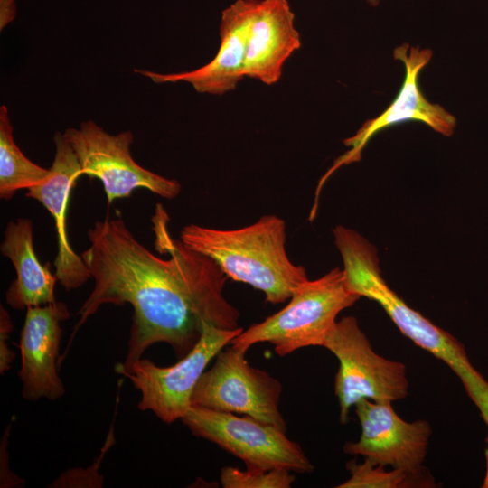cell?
<instances>
[{"instance_id": "1", "label": "cell", "mask_w": 488, "mask_h": 488, "mask_svg": "<svg viewBox=\"0 0 488 488\" xmlns=\"http://www.w3.org/2000/svg\"><path fill=\"white\" fill-rule=\"evenodd\" d=\"M164 213L157 209L153 223L155 248L168 254L167 258L140 243L120 216L97 221L88 230L90 245L80 257L94 287L78 312L75 330L103 305H131L127 357L115 371L127 370L157 343L169 344L182 359L206 325L240 328L238 309L223 295L228 277L211 258L173 239Z\"/></svg>"}, {"instance_id": "2", "label": "cell", "mask_w": 488, "mask_h": 488, "mask_svg": "<svg viewBox=\"0 0 488 488\" xmlns=\"http://www.w3.org/2000/svg\"><path fill=\"white\" fill-rule=\"evenodd\" d=\"M180 239L211 258L228 278L260 290L266 302L273 305L290 299L308 279L305 268L292 263L286 254V223L277 215H264L233 230L189 224L181 230Z\"/></svg>"}, {"instance_id": "3", "label": "cell", "mask_w": 488, "mask_h": 488, "mask_svg": "<svg viewBox=\"0 0 488 488\" xmlns=\"http://www.w3.org/2000/svg\"><path fill=\"white\" fill-rule=\"evenodd\" d=\"M333 232L343 258L345 282L352 292L377 302L403 335L445 362L463 385L481 375L455 337L411 308L388 286L371 243L354 230L341 225Z\"/></svg>"}, {"instance_id": "4", "label": "cell", "mask_w": 488, "mask_h": 488, "mask_svg": "<svg viewBox=\"0 0 488 488\" xmlns=\"http://www.w3.org/2000/svg\"><path fill=\"white\" fill-rule=\"evenodd\" d=\"M360 298L347 286L343 270L335 267L300 284L283 309L243 330L230 344L247 352L267 342L279 356L305 347H323L338 314Z\"/></svg>"}, {"instance_id": "5", "label": "cell", "mask_w": 488, "mask_h": 488, "mask_svg": "<svg viewBox=\"0 0 488 488\" xmlns=\"http://www.w3.org/2000/svg\"><path fill=\"white\" fill-rule=\"evenodd\" d=\"M323 347L339 361L334 391L341 423H347L350 410L362 399L392 403L408 396L406 365L378 354L355 317L337 321Z\"/></svg>"}, {"instance_id": "6", "label": "cell", "mask_w": 488, "mask_h": 488, "mask_svg": "<svg viewBox=\"0 0 488 488\" xmlns=\"http://www.w3.org/2000/svg\"><path fill=\"white\" fill-rule=\"evenodd\" d=\"M181 420L194 436L241 459L249 470L284 468L305 474L314 468L286 431L249 416L192 406Z\"/></svg>"}, {"instance_id": "7", "label": "cell", "mask_w": 488, "mask_h": 488, "mask_svg": "<svg viewBox=\"0 0 488 488\" xmlns=\"http://www.w3.org/2000/svg\"><path fill=\"white\" fill-rule=\"evenodd\" d=\"M246 351L230 344L221 350L211 368L200 378L192 406L215 411L243 414L286 431L279 410L280 381L249 365Z\"/></svg>"}, {"instance_id": "8", "label": "cell", "mask_w": 488, "mask_h": 488, "mask_svg": "<svg viewBox=\"0 0 488 488\" xmlns=\"http://www.w3.org/2000/svg\"><path fill=\"white\" fill-rule=\"evenodd\" d=\"M242 331V327L226 330L206 325L194 347L174 365L160 367L148 359H139L127 370L116 371L140 391V410L152 411L171 424L182 419L192 407V393L209 362Z\"/></svg>"}, {"instance_id": "9", "label": "cell", "mask_w": 488, "mask_h": 488, "mask_svg": "<svg viewBox=\"0 0 488 488\" xmlns=\"http://www.w3.org/2000/svg\"><path fill=\"white\" fill-rule=\"evenodd\" d=\"M64 137L73 148L82 174L99 179L107 201L129 197L132 192L144 188L165 199H174L181 184L138 164L131 155L134 141L131 131L112 135L92 120L81 122L78 128L69 127Z\"/></svg>"}, {"instance_id": "10", "label": "cell", "mask_w": 488, "mask_h": 488, "mask_svg": "<svg viewBox=\"0 0 488 488\" xmlns=\"http://www.w3.org/2000/svg\"><path fill=\"white\" fill-rule=\"evenodd\" d=\"M391 404L369 399L359 401L354 408L361 435L356 442H347L343 451L391 468H422L432 427L425 419L404 420Z\"/></svg>"}, {"instance_id": "11", "label": "cell", "mask_w": 488, "mask_h": 488, "mask_svg": "<svg viewBox=\"0 0 488 488\" xmlns=\"http://www.w3.org/2000/svg\"><path fill=\"white\" fill-rule=\"evenodd\" d=\"M394 58L403 62L406 75L398 96L380 116L367 120L357 133L343 141L351 149L342 155L325 178L342 164L360 161L366 144L379 131L406 121H420L435 131L450 136L455 128V117L443 107L427 100L420 91L418 77L430 61L432 52L404 43L394 49Z\"/></svg>"}, {"instance_id": "12", "label": "cell", "mask_w": 488, "mask_h": 488, "mask_svg": "<svg viewBox=\"0 0 488 488\" xmlns=\"http://www.w3.org/2000/svg\"><path fill=\"white\" fill-rule=\"evenodd\" d=\"M258 0H236L221 13L220 46L215 57L193 70L162 74L146 70L134 71L155 83H190L199 93L222 95L235 89L245 77L244 63L249 28Z\"/></svg>"}, {"instance_id": "13", "label": "cell", "mask_w": 488, "mask_h": 488, "mask_svg": "<svg viewBox=\"0 0 488 488\" xmlns=\"http://www.w3.org/2000/svg\"><path fill=\"white\" fill-rule=\"evenodd\" d=\"M69 317L66 305L61 302L26 309L20 335L22 365L18 371L26 400H55L64 395L57 359L61 337L60 323Z\"/></svg>"}, {"instance_id": "14", "label": "cell", "mask_w": 488, "mask_h": 488, "mask_svg": "<svg viewBox=\"0 0 488 488\" xmlns=\"http://www.w3.org/2000/svg\"><path fill=\"white\" fill-rule=\"evenodd\" d=\"M55 155L47 177L27 190L26 196L38 201L54 220L58 253L54 259V275L66 291L76 289L92 278L91 272L72 249L67 234V209L72 188L82 175L78 157L63 136L53 137Z\"/></svg>"}, {"instance_id": "15", "label": "cell", "mask_w": 488, "mask_h": 488, "mask_svg": "<svg viewBox=\"0 0 488 488\" xmlns=\"http://www.w3.org/2000/svg\"><path fill=\"white\" fill-rule=\"evenodd\" d=\"M301 47L295 14L287 0H258L249 28L244 76L277 83L284 63Z\"/></svg>"}, {"instance_id": "16", "label": "cell", "mask_w": 488, "mask_h": 488, "mask_svg": "<svg viewBox=\"0 0 488 488\" xmlns=\"http://www.w3.org/2000/svg\"><path fill=\"white\" fill-rule=\"evenodd\" d=\"M1 253L13 263L16 278L5 293L6 303L16 310L55 303L57 277L50 264L42 265L33 246V225L30 219L10 221L4 231Z\"/></svg>"}, {"instance_id": "17", "label": "cell", "mask_w": 488, "mask_h": 488, "mask_svg": "<svg viewBox=\"0 0 488 488\" xmlns=\"http://www.w3.org/2000/svg\"><path fill=\"white\" fill-rule=\"evenodd\" d=\"M13 126L5 105L0 107V198L10 200L17 191L30 189L49 174L29 160L15 144Z\"/></svg>"}, {"instance_id": "18", "label": "cell", "mask_w": 488, "mask_h": 488, "mask_svg": "<svg viewBox=\"0 0 488 488\" xmlns=\"http://www.w3.org/2000/svg\"><path fill=\"white\" fill-rule=\"evenodd\" d=\"M364 459L358 463L355 459L346 464L350 473L348 480L337 485L338 488H430L436 483L434 477L423 466L417 470L391 468Z\"/></svg>"}, {"instance_id": "19", "label": "cell", "mask_w": 488, "mask_h": 488, "mask_svg": "<svg viewBox=\"0 0 488 488\" xmlns=\"http://www.w3.org/2000/svg\"><path fill=\"white\" fill-rule=\"evenodd\" d=\"M295 479L291 471L284 468L242 471L226 466L221 470L220 476L224 488H289Z\"/></svg>"}, {"instance_id": "20", "label": "cell", "mask_w": 488, "mask_h": 488, "mask_svg": "<svg viewBox=\"0 0 488 488\" xmlns=\"http://www.w3.org/2000/svg\"><path fill=\"white\" fill-rule=\"evenodd\" d=\"M465 389L470 399L479 408L481 415L488 427V382L482 377L465 387ZM483 487L488 488V448L486 450V472Z\"/></svg>"}, {"instance_id": "21", "label": "cell", "mask_w": 488, "mask_h": 488, "mask_svg": "<svg viewBox=\"0 0 488 488\" xmlns=\"http://www.w3.org/2000/svg\"><path fill=\"white\" fill-rule=\"evenodd\" d=\"M12 321L7 311L0 307V373L3 375L10 369L14 352L8 348L6 341L12 332Z\"/></svg>"}, {"instance_id": "22", "label": "cell", "mask_w": 488, "mask_h": 488, "mask_svg": "<svg viewBox=\"0 0 488 488\" xmlns=\"http://www.w3.org/2000/svg\"><path fill=\"white\" fill-rule=\"evenodd\" d=\"M16 14L15 0H0V29L10 23Z\"/></svg>"}, {"instance_id": "23", "label": "cell", "mask_w": 488, "mask_h": 488, "mask_svg": "<svg viewBox=\"0 0 488 488\" xmlns=\"http://www.w3.org/2000/svg\"><path fill=\"white\" fill-rule=\"evenodd\" d=\"M368 4H370L372 6H375L379 4L380 0H366Z\"/></svg>"}]
</instances>
